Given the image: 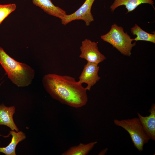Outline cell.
Wrapping results in <instances>:
<instances>
[{
  "instance_id": "8992f818",
  "label": "cell",
  "mask_w": 155,
  "mask_h": 155,
  "mask_svg": "<svg viewBox=\"0 0 155 155\" xmlns=\"http://www.w3.org/2000/svg\"><path fill=\"white\" fill-rule=\"evenodd\" d=\"M95 0H86L82 5L73 13L66 15L61 20V23L65 25L72 21L82 20L87 26L90 25L94 19L91 12V9Z\"/></svg>"
},
{
  "instance_id": "2e32d148",
  "label": "cell",
  "mask_w": 155,
  "mask_h": 155,
  "mask_svg": "<svg viewBox=\"0 0 155 155\" xmlns=\"http://www.w3.org/2000/svg\"><path fill=\"white\" fill-rule=\"evenodd\" d=\"M108 150V149L107 148L103 149L100 152L98 155H104L106 153Z\"/></svg>"
},
{
  "instance_id": "4fadbf2b",
  "label": "cell",
  "mask_w": 155,
  "mask_h": 155,
  "mask_svg": "<svg viewBox=\"0 0 155 155\" xmlns=\"http://www.w3.org/2000/svg\"><path fill=\"white\" fill-rule=\"evenodd\" d=\"M97 143L96 141L84 144L80 143L78 145L70 147L62 153V155H86L93 148Z\"/></svg>"
},
{
  "instance_id": "30bf717a",
  "label": "cell",
  "mask_w": 155,
  "mask_h": 155,
  "mask_svg": "<svg viewBox=\"0 0 155 155\" xmlns=\"http://www.w3.org/2000/svg\"><path fill=\"white\" fill-rule=\"evenodd\" d=\"M15 110L14 106L7 107L3 104H0V125H6L12 130L18 131L19 129L13 119Z\"/></svg>"
},
{
  "instance_id": "277c9868",
  "label": "cell",
  "mask_w": 155,
  "mask_h": 155,
  "mask_svg": "<svg viewBox=\"0 0 155 155\" xmlns=\"http://www.w3.org/2000/svg\"><path fill=\"white\" fill-rule=\"evenodd\" d=\"M113 122L116 125L121 127L129 134L135 147L139 152L143 150V147L150 139L138 117L119 120L115 119Z\"/></svg>"
},
{
  "instance_id": "ba28073f",
  "label": "cell",
  "mask_w": 155,
  "mask_h": 155,
  "mask_svg": "<svg viewBox=\"0 0 155 155\" xmlns=\"http://www.w3.org/2000/svg\"><path fill=\"white\" fill-rule=\"evenodd\" d=\"M150 114L144 117L139 113H137L140 119L146 133L150 139L155 141V104H153L149 110Z\"/></svg>"
},
{
  "instance_id": "e0dca14e",
  "label": "cell",
  "mask_w": 155,
  "mask_h": 155,
  "mask_svg": "<svg viewBox=\"0 0 155 155\" xmlns=\"http://www.w3.org/2000/svg\"><path fill=\"white\" fill-rule=\"evenodd\" d=\"M1 85V84H0V86Z\"/></svg>"
},
{
  "instance_id": "7c38bea8",
  "label": "cell",
  "mask_w": 155,
  "mask_h": 155,
  "mask_svg": "<svg viewBox=\"0 0 155 155\" xmlns=\"http://www.w3.org/2000/svg\"><path fill=\"white\" fill-rule=\"evenodd\" d=\"M10 134L12 136L11 141L5 147H0V152L6 155H16V148L18 143L26 138V135L23 132L20 131H15L12 130Z\"/></svg>"
},
{
  "instance_id": "5b68a950",
  "label": "cell",
  "mask_w": 155,
  "mask_h": 155,
  "mask_svg": "<svg viewBox=\"0 0 155 155\" xmlns=\"http://www.w3.org/2000/svg\"><path fill=\"white\" fill-rule=\"evenodd\" d=\"M80 49L81 53L79 57L88 62L98 64L106 58L99 50L97 43L90 39H85L83 40Z\"/></svg>"
},
{
  "instance_id": "9a60e30c",
  "label": "cell",
  "mask_w": 155,
  "mask_h": 155,
  "mask_svg": "<svg viewBox=\"0 0 155 155\" xmlns=\"http://www.w3.org/2000/svg\"><path fill=\"white\" fill-rule=\"evenodd\" d=\"M16 8L15 3L0 4V25L5 18L15 10Z\"/></svg>"
},
{
  "instance_id": "9c48e42d",
  "label": "cell",
  "mask_w": 155,
  "mask_h": 155,
  "mask_svg": "<svg viewBox=\"0 0 155 155\" xmlns=\"http://www.w3.org/2000/svg\"><path fill=\"white\" fill-rule=\"evenodd\" d=\"M32 2L47 14L61 19L67 15L64 10L54 5L51 0H32Z\"/></svg>"
},
{
  "instance_id": "8fae6325",
  "label": "cell",
  "mask_w": 155,
  "mask_h": 155,
  "mask_svg": "<svg viewBox=\"0 0 155 155\" xmlns=\"http://www.w3.org/2000/svg\"><path fill=\"white\" fill-rule=\"evenodd\" d=\"M146 3L153 6L154 2L152 0H114L110 9L113 12L119 7L124 5L127 10L126 13L135 10L142 4Z\"/></svg>"
},
{
  "instance_id": "5bb4252c",
  "label": "cell",
  "mask_w": 155,
  "mask_h": 155,
  "mask_svg": "<svg viewBox=\"0 0 155 155\" xmlns=\"http://www.w3.org/2000/svg\"><path fill=\"white\" fill-rule=\"evenodd\" d=\"M131 32L133 35L136 36L133 39L134 41H145L155 43V34L146 32L136 24L131 28Z\"/></svg>"
},
{
  "instance_id": "6da1fadb",
  "label": "cell",
  "mask_w": 155,
  "mask_h": 155,
  "mask_svg": "<svg viewBox=\"0 0 155 155\" xmlns=\"http://www.w3.org/2000/svg\"><path fill=\"white\" fill-rule=\"evenodd\" d=\"M42 82L51 96L62 103L79 108L88 102L87 90L73 77L49 73L44 75Z\"/></svg>"
},
{
  "instance_id": "52a82bcc",
  "label": "cell",
  "mask_w": 155,
  "mask_h": 155,
  "mask_svg": "<svg viewBox=\"0 0 155 155\" xmlns=\"http://www.w3.org/2000/svg\"><path fill=\"white\" fill-rule=\"evenodd\" d=\"M99 70L98 64L87 62L79 77L78 82L82 84H86L87 86L85 88L87 90H90L91 87L100 79L98 75Z\"/></svg>"
},
{
  "instance_id": "7a4b0ae2",
  "label": "cell",
  "mask_w": 155,
  "mask_h": 155,
  "mask_svg": "<svg viewBox=\"0 0 155 155\" xmlns=\"http://www.w3.org/2000/svg\"><path fill=\"white\" fill-rule=\"evenodd\" d=\"M0 63L8 78L17 86L24 87L32 83L35 75L34 70L27 64L15 60L0 46Z\"/></svg>"
},
{
  "instance_id": "3957f363",
  "label": "cell",
  "mask_w": 155,
  "mask_h": 155,
  "mask_svg": "<svg viewBox=\"0 0 155 155\" xmlns=\"http://www.w3.org/2000/svg\"><path fill=\"white\" fill-rule=\"evenodd\" d=\"M101 38L104 41L111 44L121 54L130 57L131 51L136 44L127 32H125L123 28L115 24L112 25L109 31L101 35Z\"/></svg>"
}]
</instances>
